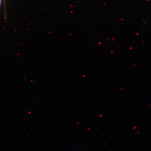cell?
I'll list each match as a JSON object with an SVG mask.
<instances>
[{"mask_svg": "<svg viewBox=\"0 0 151 151\" xmlns=\"http://www.w3.org/2000/svg\"><path fill=\"white\" fill-rule=\"evenodd\" d=\"M3 1V0H0V9H1V5L2 4V2Z\"/></svg>", "mask_w": 151, "mask_h": 151, "instance_id": "obj_1", "label": "cell"}]
</instances>
